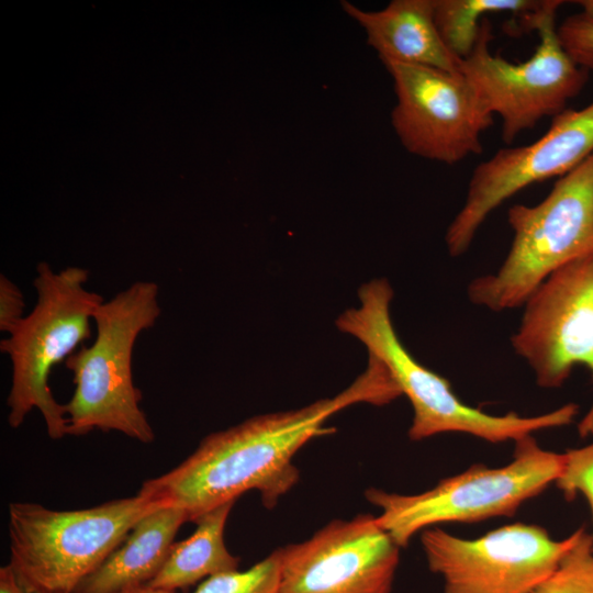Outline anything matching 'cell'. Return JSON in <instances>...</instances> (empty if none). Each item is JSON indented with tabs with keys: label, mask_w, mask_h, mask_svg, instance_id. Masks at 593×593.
Listing matches in <instances>:
<instances>
[{
	"label": "cell",
	"mask_w": 593,
	"mask_h": 593,
	"mask_svg": "<svg viewBox=\"0 0 593 593\" xmlns=\"http://www.w3.org/2000/svg\"><path fill=\"white\" fill-rule=\"evenodd\" d=\"M396 398L384 368L369 360L346 390L299 410L258 415L206 436L181 463L145 481L139 490L159 506L177 507L194 522L202 514L256 490L272 508L299 480L295 454L329 434L326 419L355 403L385 404Z\"/></svg>",
	"instance_id": "cell-1"
},
{
	"label": "cell",
	"mask_w": 593,
	"mask_h": 593,
	"mask_svg": "<svg viewBox=\"0 0 593 593\" xmlns=\"http://www.w3.org/2000/svg\"><path fill=\"white\" fill-rule=\"evenodd\" d=\"M360 305L346 310L336 320L338 329L361 342L369 356L379 359L413 407L409 429L412 440L443 433H463L490 443L516 441L536 432L573 422L579 406L568 403L536 416L515 412L492 415L462 402L450 382L418 362L399 338L390 315L393 290L378 278L358 290Z\"/></svg>",
	"instance_id": "cell-2"
},
{
	"label": "cell",
	"mask_w": 593,
	"mask_h": 593,
	"mask_svg": "<svg viewBox=\"0 0 593 593\" xmlns=\"http://www.w3.org/2000/svg\"><path fill=\"white\" fill-rule=\"evenodd\" d=\"M158 286L136 281L94 312L96 338L64 362L72 372L75 391L64 404L67 435L94 429L119 432L143 444L155 439L139 406L142 392L134 384L132 358L138 336L160 315Z\"/></svg>",
	"instance_id": "cell-3"
},
{
	"label": "cell",
	"mask_w": 593,
	"mask_h": 593,
	"mask_svg": "<svg viewBox=\"0 0 593 593\" xmlns=\"http://www.w3.org/2000/svg\"><path fill=\"white\" fill-rule=\"evenodd\" d=\"M88 278L85 268L55 271L45 261L37 265L33 280L36 303L0 342V350L9 357L12 368L7 398L12 428L22 425L36 409L52 439L67 435L64 404L55 400L48 379L57 363L65 362L91 337L93 314L104 299L86 288Z\"/></svg>",
	"instance_id": "cell-4"
},
{
	"label": "cell",
	"mask_w": 593,
	"mask_h": 593,
	"mask_svg": "<svg viewBox=\"0 0 593 593\" xmlns=\"http://www.w3.org/2000/svg\"><path fill=\"white\" fill-rule=\"evenodd\" d=\"M137 495L70 511L29 502L9 505L10 562L35 593H72L158 507Z\"/></svg>",
	"instance_id": "cell-5"
},
{
	"label": "cell",
	"mask_w": 593,
	"mask_h": 593,
	"mask_svg": "<svg viewBox=\"0 0 593 593\" xmlns=\"http://www.w3.org/2000/svg\"><path fill=\"white\" fill-rule=\"evenodd\" d=\"M507 222L513 239L502 265L467 288L473 304L494 312L524 305L552 272L593 253V153L538 204L512 205Z\"/></svg>",
	"instance_id": "cell-6"
},
{
	"label": "cell",
	"mask_w": 593,
	"mask_h": 593,
	"mask_svg": "<svg viewBox=\"0 0 593 593\" xmlns=\"http://www.w3.org/2000/svg\"><path fill=\"white\" fill-rule=\"evenodd\" d=\"M514 443L513 459L505 466L474 465L417 494L368 489L365 496L381 510L377 521L399 547L438 524L512 516L556 483L563 466V454L542 449L533 435Z\"/></svg>",
	"instance_id": "cell-7"
},
{
	"label": "cell",
	"mask_w": 593,
	"mask_h": 593,
	"mask_svg": "<svg viewBox=\"0 0 593 593\" xmlns=\"http://www.w3.org/2000/svg\"><path fill=\"white\" fill-rule=\"evenodd\" d=\"M559 8L550 9L537 21L539 44L527 60L512 63L492 54V25L484 18L472 52L461 63L459 70L473 85L488 111L502 119V139L508 145L541 119L564 111L568 101L581 92L589 79L588 70L572 60L559 41Z\"/></svg>",
	"instance_id": "cell-8"
},
{
	"label": "cell",
	"mask_w": 593,
	"mask_h": 593,
	"mask_svg": "<svg viewBox=\"0 0 593 593\" xmlns=\"http://www.w3.org/2000/svg\"><path fill=\"white\" fill-rule=\"evenodd\" d=\"M514 351L526 360L541 388H559L575 366L593 381V253L552 272L526 300ZM593 435V403L578 425Z\"/></svg>",
	"instance_id": "cell-9"
},
{
	"label": "cell",
	"mask_w": 593,
	"mask_h": 593,
	"mask_svg": "<svg viewBox=\"0 0 593 593\" xmlns=\"http://www.w3.org/2000/svg\"><path fill=\"white\" fill-rule=\"evenodd\" d=\"M396 97L391 124L415 156L455 165L483 150L482 133L493 125L470 80L459 71L383 63Z\"/></svg>",
	"instance_id": "cell-10"
},
{
	"label": "cell",
	"mask_w": 593,
	"mask_h": 593,
	"mask_svg": "<svg viewBox=\"0 0 593 593\" xmlns=\"http://www.w3.org/2000/svg\"><path fill=\"white\" fill-rule=\"evenodd\" d=\"M575 536L556 540L542 527L516 523L475 539L430 527L421 541L429 570L444 580V593H532L555 571Z\"/></svg>",
	"instance_id": "cell-11"
},
{
	"label": "cell",
	"mask_w": 593,
	"mask_h": 593,
	"mask_svg": "<svg viewBox=\"0 0 593 593\" xmlns=\"http://www.w3.org/2000/svg\"><path fill=\"white\" fill-rule=\"evenodd\" d=\"M592 153L593 102L551 118L535 142L499 149L472 171L466 201L446 231L449 255L465 254L485 219L507 199L533 183L564 176Z\"/></svg>",
	"instance_id": "cell-12"
},
{
	"label": "cell",
	"mask_w": 593,
	"mask_h": 593,
	"mask_svg": "<svg viewBox=\"0 0 593 593\" xmlns=\"http://www.w3.org/2000/svg\"><path fill=\"white\" fill-rule=\"evenodd\" d=\"M400 548L377 516L334 519L278 549L281 593H390Z\"/></svg>",
	"instance_id": "cell-13"
},
{
	"label": "cell",
	"mask_w": 593,
	"mask_h": 593,
	"mask_svg": "<svg viewBox=\"0 0 593 593\" xmlns=\"http://www.w3.org/2000/svg\"><path fill=\"white\" fill-rule=\"evenodd\" d=\"M344 12L365 31L367 43L383 63L459 71L462 60L443 41L435 22V0H392L367 11L340 1Z\"/></svg>",
	"instance_id": "cell-14"
},
{
	"label": "cell",
	"mask_w": 593,
	"mask_h": 593,
	"mask_svg": "<svg viewBox=\"0 0 593 593\" xmlns=\"http://www.w3.org/2000/svg\"><path fill=\"white\" fill-rule=\"evenodd\" d=\"M186 522V512L177 507L158 506L150 511L72 593H120L148 584L164 566L174 538Z\"/></svg>",
	"instance_id": "cell-15"
},
{
	"label": "cell",
	"mask_w": 593,
	"mask_h": 593,
	"mask_svg": "<svg viewBox=\"0 0 593 593\" xmlns=\"http://www.w3.org/2000/svg\"><path fill=\"white\" fill-rule=\"evenodd\" d=\"M234 503L199 516L193 522L197 524L193 534L172 544L164 566L148 584L176 592L212 575L237 570L239 559L230 552L224 541L226 521Z\"/></svg>",
	"instance_id": "cell-16"
},
{
	"label": "cell",
	"mask_w": 593,
	"mask_h": 593,
	"mask_svg": "<svg viewBox=\"0 0 593 593\" xmlns=\"http://www.w3.org/2000/svg\"><path fill=\"white\" fill-rule=\"evenodd\" d=\"M550 0H435V22L450 52L463 60L472 52L486 14L511 13L513 30Z\"/></svg>",
	"instance_id": "cell-17"
},
{
	"label": "cell",
	"mask_w": 593,
	"mask_h": 593,
	"mask_svg": "<svg viewBox=\"0 0 593 593\" xmlns=\"http://www.w3.org/2000/svg\"><path fill=\"white\" fill-rule=\"evenodd\" d=\"M555 571L532 593H593V541L583 528Z\"/></svg>",
	"instance_id": "cell-18"
},
{
	"label": "cell",
	"mask_w": 593,
	"mask_h": 593,
	"mask_svg": "<svg viewBox=\"0 0 593 593\" xmlns=\"http://www.w3.org/2000/svg\"><path fill=\"white\" fill-rule=\"evenodd\" d=\"M192 593H281L278 550L247 570H233L202 581Z\"/></svg>",
	"instance_id": "cell-19"
},
{
	"label": "cell",
	"mask_w": 593,
	"mask_h": 593,
	"mask_svg": "<svg viewBox=\"0 0 593 593\" xmlns=\"http://www.w3.org/2000/svg\"><path fill=\"white\" fill-rule=\"evenodd\" d=\"M580 11L557 25L559 41L572 60L585 70H593V0L575 1Z\"/></svg>",
	"instance_id": "cell-20"
},
{
	"label": "cell",
	"mask_w": 593,
	"mask_h": 593,
	"mask_svg": "<svg viewBox=\"0 0 593 593\" xmlns=\"http://www.w3.org/2000/svg\"><path fill=\"white\" fill-rule=\"evenodd\" d=\"M556 484L569 501L582 494L589 503L593 521V441L563 454V466ZM591 537L593 541V533Z\"/></svg>",
	"instance_id": "cell-21"
},
{
	"label": "cell",
	"mask_w": 593,
	"mask_h": 593,
	"mask_svg": "<svg viewBox=\"0 0 593 593\" xmlns=\"http://www.w3.org/2000/svg\"><path fill=\"white\" fill-rule=\"evenodd\" d=\"M25 301L20 288L7 276H0V331L10 334L25 316Z\"/></svg>",
	"instance_id": "cell-22"
},
{
	"label": "cell",
	"mask_w": 593,
	"mask_h": 593,
	"mask_svg": "<svg viewBox=\"0 0 593 593\" xmlns=\"http://www.w3.org/2000/svg\"><path fill=\"white\" fill-rule=\"evenodd\" d=\"M0 593H35L27 589L9 564L0 568Z\"/></svg>",
	"instance_id": "cell-23"
},
{
	"label": "cell",
	"mask_w": 593,
	"mask_h": 593,
	"mask_svg": "<svg viewBox=\"0 0 593 593\" xmlns=\"http://www.w3.org/2000/svg\"><path fill=\"white\" fill-rule=\"evenodd\" d=\"M120 593H176L167 590H160L150 586L149 584H142V585H134L131 588H127Z\"/></svg>",
	"instance_id": "cell-24"
}]
</instances>
